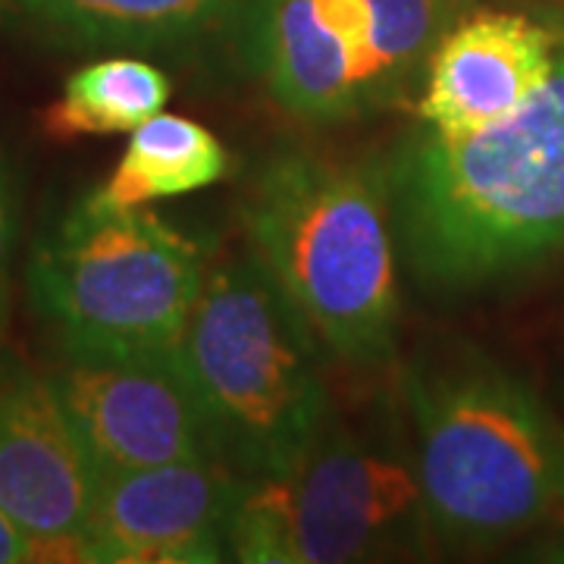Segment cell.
<instances>
[{"label":"cell","mask_w":564,"mask_h":564,"mask_svg":"<svg viewBox=\"0 0 564 564\" xmlns=\"http://www.w3.org/2000/svg\"><path fill=\"white\" fill-rule=\"evenodd\" d=\"M226 148L202 122L158 113L141 122L126 144V154L88 202L104 210H135L161 198H176L207 188L226 173Z\"/></svg>","instance_id":"obj_13"},{"label":"cell","mask_w":564,"mask_h":564,"mask_svg":"<svg viewBox=\"0 0 564 564\" xmlns=\"http://www.w3.org/2000/svg\"><path fill=\"white\" fill-rule=\"evenodd\" d=\"M414 467L430 533L496 545L543 521L562 496V426L536 392L477 351L404 370Z\"/></svg>","instance_id":"obj_2"},{"label":"cell","mask_w":564,"mask_h":564,"mask_svg":"<svg viewBox=\"0 0 564 564\" xmlns=\"http://www.w3.org/2000/svg\"><path fill=\"white\" fill-rule=\"evenodd\" d=\"M395 242L423 285L477 289L564 245V47L511 117L423 129L383 166Z\"/></svg>","instance_id":"obj_1"},{"label":"cell","mask_w":564,"mask_h":564,"mask_svg":"<svg viewBox=\"0 0 564 564\" xmlns=\"http://www.w3.org/2000/svg\"><path fill=\"white\" fill-rule=\"evenodd\" d=\"M101 474L51 380L32 373L0 386V511L41 549L82 562V530Z\"/></svg>","instance_id":"obj_9"},{"label":"cell","mask_w":564,"mask_h":564,"mask_svg":"<svg viewBox=\"0 0 564 564\" xmlns=\"http://www.w3.org/2000/svg\"><path fill=\"white\" fill-rule=\"evenodd\" d=\"M41 562L39 543L0 511V564Z\"/></svg>","instance_id":"obj_17"},{"label":"cell","mask_w":564,"mask_h":564,"mask_svg":"<svg viewBox=\"0 0 564 564\" xmlns=\"http://www.w3.org/2000/svg\"><path fill=\"white\" fill-rule=\"evenodd\" d=\"M47 380L101 477L220 458L210 417L180 351L66 358Z\"/></svg>","instance_id":"obj_7"},{"label":"cell","mask_w":564,"mask_h":564,"mask_svg":"<svg viewBox=\"0 0 564 564\" xmlns=\"http://www.w3.org/2000/svg\"><path fill=\"white\" fill-rule=\"evenodd\" d=\"M207 280V254L170 223L88 198L35 245L29 292L66 358L180 351Z\"/></svg>","instance_id":"obj_5"},{"label":"cell","mask_w":564,"mask_h":564,"mask_svg":"<svg viewBox=\"0 0 564 564\" xmlns=\"http://www.w3.org/2000/svg\"><path fill=\"white\" fill-rule=\"evenodd\" d=\"M470 0H364L370 39L361 107L395 101L414 82L443 35L467 13Z\"/></svg>","instance_id":"obj_15"},{"label":"cell","mask_w":564,"mask_h":564,"mask_svg":"<svg viewBox=\"0 0 564 564\" xmlns=\"http://www.w3.org/2000/svg\"><path fill=\"white\" fill-rule=\"evenodd\" d=\"M317 345L254 254L207 273L180 355L220 458L248 480L289 470L323 433Z\"/></svg>","instance_id":"obj_4"},{"label":"cell","mask_w":564,"mask_h":564,"mask_svg":"<svg viewBox=\"0 0 564 564\" xmlns=\"http://www.w3.org/2000/svg\"><path fill=\"white\" fill-rule=\"evenodd\" d=\"M61 39L98 47H185L226 32L248 0H0Z\"/></svg>","instance_id":"obj_12"},{"label":"cell","mask_w":564,"mask_h":564,"mask_svg":"<svg viewBox=\"0 0 564 564\" xmlns=\"http://www.w3.org/2000/svg\"><path fill=\"white\" fill-rule=\"evenodd\" d=\"M254 258L317 343L377 367L395 351V226L383 170L282 154L245 204Z\"/></svg>","instance_id":"obj_3"},{"label":"cell","mask_w":564,"mask_h":564,"mask_svg":"<svg viewBox=\"0 0 564 564\" xmlns=\"http://www.w3.org/2000/svg\"><path fill=\"white\" fill-rule=\"evenodd\" d=\"M170 79L154 63L107 57L76 69L61 98L44 110V132L54 139L120 135L163 113Z\"/></svg>","instance_id":"obj_14"},{"label":"cell","mask_w":564,"mask_h":564,"mask_svg":"<svg viewBox=\"0 0 564 564\" xmlns=\"http://www.w3.org/2000/svg\"><path fill=\"white\" fill-rule=\"evenodd\" d=\"M251 20L263 76L289 113L339 120L361 107L364 0H258Z\"/></svg>","instance_id":"obj_11"},{"label":"cell","mask_w":564,"mask_h":564,"mask_svg":"<svg viewBox=\"0 0 564 564\" xmlns=\"http://www.w3.org/2000/svg\"><path fill=\"white\" fill-rule=\"evenodd\" d=\"M245 477L220 458L161 464L101 477L82 562L217 564L229 555V524Z\"/></svg>","instance_id":"obj_8"},{"label":"cell","mask_w":564,"mask_h":564,"mask_svg":"<svg viewBox=\"0 0 564 564\" xmlns=\"http://www.w3.org/2000/svg\"><path fill=\"white\" fill-rule=\"evenodd\" d=\"M20 236V202H17V180L10 161L0 151V323L10 311V289H13V251Z\"/></svg>","instance_id":"obj_16"},{"label":"cell","mask_w":564,"mask_h":564,"mask_svg":"<svg viewBox=\"0 0 564 564\" xmlns=\"http://www.w3.org/2000/svg\"><path fill=\"white\" fill-rule=\"evenodd\" d=\"M430 533L414 458L323 426L289 470L245 477L229 555L248 564H343L417 549Z\"/></svg>","instance_id":"obj_6"},{"label":"cell","mask_w":564,"mask_h":564,"mask_svg":"<svg viewBox=\"0 0 564 564\" xmlns=\"http://www.w3.org/2000/svg\"><path fill=\"white\" fill-rule=\"evenodd\" d=\"M558 61V39L518 13L477 10L455 22L426 63L417 113L430 129L470 132L511 117Z\"/></svg>","instance_id":"obj_10"},{"label":"cell","mask_w":564,"mask_h":564,"mask_svg":"<svg viewBox=\"0 0 564 564\" xmlns=\"http://www.w3.org/2000/svg\"><path fill=\"white\" fill-rule=\"evenodd\" d=\"M558 502L564 505V423H562V496H558Z\"/></svg>","instance_id":"obj_18"}]
</instances>
